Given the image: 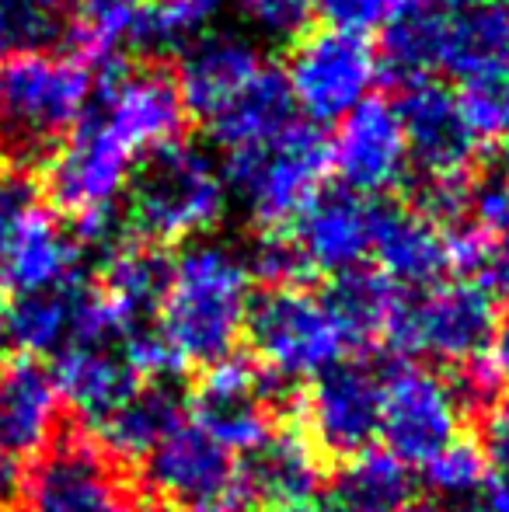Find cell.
Here are the masks:
<instances>
[{"label": "cell", "mask_w": 509, "mask_h": 512, "mask_svg": "<svg viewBox=\"0 0 509 512\" xmlns=\"http://www.w3.org/2000/svg\"><path fill=\"white\" fill-rule=\"evenodd\" d=\"M290 122H293V102H290V91H286V81L276 67L265 63V70L248 84L245 95L227 108L224 115H217L210 122V133L227 150H241V147H252V143L269 140L272 133H279Z\"/></svg>", "instance_id": "cell-29"}, {"label": "cell", "mask_w": 509, "mask_h": 512, "mask_svg": "<svg viewBox=\"0 0 509 512\" xmlns=\"http://www.w3.org/2000/svg\"><path fill=\"white\" fill-rule=\"evenodd\" d=\"M328 171L332 157L325 136L311 122H290L269 140L231 150L224 178L227 189L238 192L252 220L269 234L314 203Z\"/></svg>", "instance_id": "cell-4"}, {"label": "cell", "mask_w": 509, "mask_h": 512, "mask_svg": "<svg viewBox=\"0 0 509 512\" xmlns=\"http://www.w3.org/2000/svg\"><path fill=\"white\" fill-rule=\"evenodd\" d=\"M7 328H4V307H0V366H4V359H7Z\"/></svg>", "instance_id": "cell-53"}, {"label": "cell", "mask_w": 509, "mask_h": 512, "mask_svg": "<svg viewBox=\"0 0 509 512\" xmlns=\"http://www.w3.org/2000/svg\"><path fill=\"white\" fill-rule=\"evenodd\" d=\"M377 74L381 56L367 35L325 25L293 42L283 81L293 108H300L311 122H342L370 98Z\"/></svg>", "instance_id": "cell-8"}, {"label": "cell", "mask_w": 509, "mask_h": 512, "mask_svg": "<svg viewBox=\"0 0 509 512\" xmlns=\"http://www.w3.org/2000/svg\"><path fill=\"white\" fill-rule=\"evenodd\" d=\"M482 439L485 460H492L499 467V474L509 478V398H499L496 405L485 411Z\"/></svg>", "instance_id": "cell-43"}, {"label": "cell", "mask_w": 509, "mask_h": 512, "mask_svg": "<svg viewBox=\"0 0 509 512\" xmlns=\"http://www.w3.org/2000/svg\"><path fill=\"white\" fill-rule=\"evenodd\" d=\"M136 512H164V509H157V506H154V509H136Z\"/></svg>", "instance_id": "cell-57"}, {"label": "cell", "mask_w": 509, "mask_h": 512, "mask_svg": "<svg viewBox=\"0 0 509 512\" xmlns=\"http://www.w3.org/2000/svg\"><path fill=\"white\" fill-rule=\"evenodd\" d=\"M492 363L499 366V373H503V380H509V321L503 328L496 331V342H492Z\"/></svg>", "instance_id": "cell-48"}, {"label": "cell", "mask_w": 509, "mask_h": 512, "mask_svg": "<svg viewBox=\"0 0 509 512\" xmlns=\"http://www.w3.org/2000/svg\"><path fill=\"white\" fill-rule=\"evenodd\" d=\"M238 11L265 39H300L314 14V0H238Z\"/></svg>", "instance_id": "cell-34"}, {"label": "cell", "mask_w": 509, "mask_h": 512, "mask_svg": "<svg viewBox=\"0 0 509 512\" xmlns=\"http://www.w3.org/2000/svg\"><path fill=\"white\" fill-rule=\"evenodd\" d=\"M332 171L342 189L353 196H377L405 178L408 147L398 112L384 98H367L339 122V133L328 143Z\"/></svg>", "instance_id": "cell-14"}, {"label": "cell", "mask_w": 509, "mask_h": 512, "mask_svg": "<svg viewBox=\"0 0 509 512\" xmlns=\"http://www.w3.org/2000/svg\"><path fill=\"white\" fill-rule=\"evenodd\" d=\"M245 331L262 370L279 384L318 377L353 349L328 300L300 286L262 293L248 307Z\"/></svg>", "instance_id": "cell-6"}, {"label": "cell", "mask_w": 509, "mask_h": 512, "mask_svg": "<svg viewBox=\"0 0 509 512\" xmlns=\"http://www.w3.org/2000/svg\"><path fill=\"white\" fill-rule=\"evenodd\" d=\"M189 411V398L175 380H143L136 394L91 429L112 460H143L161 439L178 429Z\"/></svg>", "instance_id": "cell-25"}, {"label": "cell", "mask_w": 509, "mask_h": 512, "mask_svg": "<svg viewBox=\"0 0 509 512\" xmlns=\"http://www.w3.org/2000/svg\"><path fill=\"white\" fill-rule=\"evenodd\" d=\"M35 206H39V192H35L32 178L18 175V171H0V237Z\"/></svg>", "instance_id": "cell-42"}, {"label": "cell", "mask_w": 509, "mask_h": 512, "mask_svg": "<svg viewBox=\"0 0 509 512\" xmlns=\"http://www.w3.org/2000/svg\"><path fill=\"white\" fill-rule=\"evenodd\" d=\"M98 119L126 143L129 150H161L178 140L185 122V108L178 88L161 70H119L112 67L102 84Z\"/></svg>", "instance_id": "cell-16"}, {"label": "cell", "mask_w": 509, "mask_h": 512, "mask_svg": "<svg viewBox=\"0 0 509 512\" xmlns=\"http://www.w3.org/2000/svg\"><path fill=\"white\" fill-rule=\"evenodd\" d=\"M290 241L304 262L307 276L325 272L360 269V262L370 255V234H374V203L363 196H353L346 189L318 192L314 203L297 216Z\"/></svg>", "instance_id": "cell-19"}, {"label": "cell", "mask_w": 509, "mask_h": 512, "mask_svg": "<svg viewBox=\"0 0 509 512\" xmlns=\"http://www.w3.org/2000/svg\"><path fill=\"white\" fill-rule=\"evenodd\" d=\"M248 262L227 244H189L171 262L157 307V335L182 366H213L234 356L248 321Z\"/></svg>", "instance_id": "cell-1"}, {"label": "cell", "mask_w": 509, "mask_h": 512, "mask_svg": "<svg viewBox=\"0 0 509 512\" xmlns=\"http://www.w3.org/2000/svg\"><path fill=\"white\" fill-rule=\"evenodd\" d=\"M21 492V467L0 453V512L11 509Z\"/></svg>", "instance_id": "cell-46"}, {"label": "cell", "mask_w": 509, "mask_h": 512, "mask_svg": "<svg viewBox=\"0 0 509 512\" xmlns=\"http://www.w3.org/2000/svg\"><path fill=\"white\" fill-rule=\"evenodd\" d=\"M262 70L265 60L252 39L238 32H210L185 49L175 88L185 112L210 126L245 95Z\"/></svg>", "instance_id": "cell-18"}, {"label": "cell", "mask_w": 509, "mask_h": 512, "mask_svg": "<svg viewBox=\"0 0 509 512\" xmlns=\"http://www.w3.org/2000/svg\"><path fill=\"white\" fill-rule=\"evenodd\" d=\"M143 0H70V39L81 63L116 67V53L136 42Z\"/></svg>", "instance_id": "cell-31"}, {"label": "cell", "mask_w": 509, "mask_h": 512, "mask_svg": "<svg viewBox=\"0 0 509 512\" xmlns=\"http://www.w3.org/2000/svg\"><path fill=\"white\" fill-rule=\"evenodd\" d=\"M412 502V474L387 450L346 460L325 488L318 512H401Z\"/></svg>", "instance_id": "cell-28"}, {"label": "cell", "mask_w": 509, "mask_h": 512, "mask_svg": "<svg viewBox=\"0 0 509 512\" xmlns=\"http://www.w3.org/2000/svg\"><path fill=\"white\" fill-rule=\"evenodd\" d=\"M457 425L461 408L447 380L408 359L384 366L381 439L398 464L426 467L457 439Z\"/></svg>", "instance_id": "cell-11"}, {"label": "cell", "mask_w": 509, "mask_h": 512, "mask_svg": "<svg viewBox=\"0 0 509 512\" xmlns=\"http://www.w3.org/2000/svg\"><path fill=\"white\" fill-rule=\"evenodd\" d=\"M262 512H318V509H314L311 502H300V506H269Z\"/></svg>", "instance_id": "cell-52"}, {"label": "cell", "mask_w": 509, "mask_h": 512, "mask_svg": "<svg viewBox=\"0 0 509 512\" xmlns=\"http://www.w3.org/2000/svg\"><path fill=\"white\" fill-rule=\"evenodd\" d=\"M248 272L262 279V283H269L272 290L297 286L300 279L307 276V269H304V262H300L297 248H293V241L286 234H279V230H269V234H262V241H258L255 251H252Z\"/></svg>", "instance_id": "cell-36"}, {"label": "cell", "mask_w": 509, "mask_h": 512, "mask_svg": "<svg viewBox=\"0 0 509 512\" xmlns=\"http://www.w3.org/2000/svg\"><path fill=\"white\" fill-rule=\"evenodd\" d=\"M4 150H7V143H4V136H0V161H4Z\"/></svg>", "instance_id": "cell-55"}, {"label": "cell", "mask_w": 509, "mask_h": 512, "mask_svg": "<svg viewBox=\"0 0 509 512\" xmlns=\"http://www.w3.org/2000/svg\"><path fill=\"white\" fill-rule=\"evenodd\" d=\"M401 512H443V509H440V502H433V499H412Z\"/></svg>", "instance_id": "cell-50"}, {"label": "cell", "mask_w": 509, "mask_h": 512, "mask_svg": "<svg viewBox=\"0 0 509 512\" xmlns=\"http://www.w3.org/2000/svg\"><path fill=\"white\" fill-rule=\"evenodd\" d=\"M391 7L394 0H314V11L325 18L328 28H346L360 35L384 21Z\"/></svg>", "instance_id": "cell-41"}, {"label": "cell", "mask_w": 509, "mask_h": 512, "mask_svg": "<svg viewBox=\"0 0 509 512\" xmlns=\"http://www.w3.org/2000/svg\"><path fill=\"white\" fill-rule=\"evenodd\" d=\"M325 300L335 310L353 349H363L370 342H384V331L394 317L401 290L377 269H353L335 276Z\"/></svg>", "instance_id": "cell-30"}, {"label": "cell", "mask_w": 509, "mask_h": 512, "mask_svg": "<svg viewBox=\"0 0 509 512\" xmlns=\"http://www.w3.org/2000/svg\"><path fill=\"white\" fill-rule=\"evenodd\" d=\"M475 499L485 512H509V478H503V474H489V481H485L482 492H478Z\"/></svg>", "instance_id": "cell-45"}, {"label": "cell", "mask_w": 509, "mask_h": 512, "mask_svg": "<svg viewBox=\"0 0 509 512\" xmlns=\"http://www.w3.org/2000/svg\"><path fill=\"white\" fill-rule=\"evenodd\" d=\"M499 88H503V133H506V140H509V77L503 84H499Z\"/></svg>", "instance_id": "cell-51"}, {"label": "cell", "mask_w": 509, "mask_h": 512, "mask_svg": "<svg viewBox=\"0 0 509 512\" xmlns=\"http://www.w3.org/2000/svg\"><path fill=\"white\" fill-rule=\"evenodd\" d=\"M447 384H450V394H454L457 408L485 415V411L499 401V391H503V373H499V366L492 363V356L485 352V356L454 366V377H450Z\"/></svg>", "instance_id": "cell-35"}, {"label": "cell", "mask_w": 509, "mask_h": 512, "mask_svg": "<svg viewBox=\"0 0 509 512\" xmlns=\"http://www.w3.org/2000/svg\"><path fill=\"white\" fill-rule=\"evenodd\" d=\"M419 4H429V0H394V7L398 11H405V7H419ZM443 7H475V4H489V0H440Z\"/></svg>", "instance_id": "cell-49"}, {"label": "cell", "mask_w": 509, "mask_h": 512, "mask_svg": "<svg viewBox=\"0 0 509 512\" xmlns=\"http://www.w3.org/2000/svg\"><path fill=\"white\" fill-rule=\"evenodd\" d=\"M457 512H485L482 506H478V499H471L468 502V506H461V509H457Z\"/></svg>", "instance_id": "cell-54"}, {"label": "cell", "mask_w": 509, "mask_h": 512, "mask_svg": "<svg viewBox=\"0 0 509 512\" xmlns=\"http://www.w3.org/2000/svg\"><path fill=\"white\" fill-rule=\"evenodd\" d=\"M475 227H482L496 244L509 241V178H485L471 189Z\"/></svg>", "instance_id": "cell-40"}, {"label": "cell", "mask_w": 509, "mask_h": 512, "mask_svg": "<svg viewBox=\"0 0 509 512\" xmlns=\"http://www.w3.org/2000/svg\"><path fill=\"white\" fill-rule=\"evenodd\" d=\"M81 248L46 206H35L0 237V293L28 297L77 279Z\"/></svg>", "instance_id": "cell-21"}, {"label": "cell", "mask_w": 509, "mask_h": 512, "mask_svg": "<svg viewBox=\"0 0 509 512\" xmlns=\"http://www.w3.org/2000/svg\"><path fill=\"white\" fill-rule=\"evenodd\" d=\"M311 443L321 457L353 460L381 436L384 415V366L370 359H342L314 377L304 398Z\"/></svg>", "instance_id": "cell-10"}, {"label": "cell", "mask_w": 509, "mask_h": 512, "mask_svg": "<svg viewBox=\"0 0 509 512\" xmlns=\"http://www.w3.org/2000/svg\"><path fill=\"white\" fill-rule=\"evenodd\" d=\"M18 4L25 7L28 14H35L39 21L60 28V14H63V7H67L70 0H18Z\"/></svg>", "instance_id": "cell-47"}, {"label": "cell", "mask_w": 509, "mask_h": 512, "mask_svg": "<svg viewBox=\"0 0 509 512\" xmlns=\"http://www.w3.org/2000/svg\"><path fill=\"white\" fill-rule=\"evenodd\" d=\"M227 0H143L136 42L147 49H189L210 35Z\"/></svg>", "instance_id": "cell-32"}, {"label": "cell", "mask_w": 509, "mask_h": 512, "mask_svg": "<svg viewBox=\"0 0 509 512\" xmlns=\"http://www.w3.org/2000/svg\"><path fill=\"white\" fill-rule=\"evenodd\" d=\"M492 248H496V241H492L482 227H475V223H457L454 230L443 234L447 265L461 272V276L485 272V265H489V258H492Z\"/></svg>", "instance_id": "cell-39"}, {"label": "cell", "mask_w": 509, "mask_h": 512, "mask_svg": "<svg viewBox=\"0 0 509 512\" xmlns=\"http://www.w3.org/2000/svg\"><path fill=\"white\" fill-rule=\"evenodd\" d=\"M496 300L482 283L454 279L433 283L405 297L401 293L384 342L401 359H440V363H468L492 349L496 342Z\"/></svg>", "instance_id": "cell-5"}, {"label": "cell", "mask_w": 509, "mask_h": 512, "mask_svg": "<svg viewBox=\"0 0 509 512\" xmlns=\"http://www.w3.org/2000/svg\"><path fill=\"white\" fill-rule=\"evenodd\" d=\"M394 112L405 133L408 157L419 164L422 175H468L482 143L471 133L454 91L422 77L401 91Z\"/></svg>", "instance_id": "cell-15"}, {"label": "cell", "mask_w": 509, "mask_h": 512, "mask_svg": "<svg viewBox=\"0 0 509 512\" xmlns=\"http://www.w3.org/2000/svg\"><path fill=\"white\" fill-rule=\"evenodd\" d=\"M63 401L56 377L42 359L11 356L0 366V453L7 460L39 457L56 443L63 425Z\"/></svg>", "instance_id": "cell-17"}, {"label": "cell", "mask_w": 509, "mask_h": 512, "mask_svg": "<svg viewBox=\"0 0 509 512\" xmlns=\"http://www.w3.org/2000/svg\"><path fill=\"white\" fill-rule=\"evenodd\" d=\"M18 512H136L119 460L91 432L63 429L21 474Z\"/></svg>", "instance_id": "cell-7"}, {"label": "cell", "mask_w": 509, "mask_h": 512, "mask_svg": "<svg viewBox=\"0 0 509 512\" xmlns=\"http://www.w3.org/2000/svg\"><path fill=\"white\" fill-rule=\"evenodd\" d=\"M95 95L88 63L28 49L0 63V136L21 154H46L88 115Z\"/></svg>", "instance_id": "cell-2"}, {"label": "cell", "mask_w": 509, "mask_h": 512, "mask_svg": "<svg viewBox=\"0 0 509 512\" xmlns=\"http://www.w3.org/2000/svg\"><path fill=\"white\" fill-rule=\"evenodd\" d=\"M168 269L171 262H164L154 244L126 241L123 248L105 258L98 293L116 314L119 328H123V342L136 331H147V321L157 317L164 286H168Z\"/></svg>", "instance_id": "cell-27"}, {"label": "cell", "mask_w": 509, "mask_h": 512, "mask_svg": "<svg viewBox=\"0 0 509 512\" xmlns=\"http://www.w3.org/2000/svg\"><path fill=\"white\" fill-rule=\"evenodd\" d=\"M422 474H426V485L433 495L471 502L482 492L485 481H489V460H485L482 446H478L475 439L457 436L440 457H433L422 467Z\"/></svg>", "instance_id": "cell-33"}, {"label": "cell", "mask_w": 509, "mask_h": 512, "mask_svg": "<svg viewBox=\"0 0 509 512\" xmlns=\"http://www.w3.org/2000/svg\"><path fill=\"white\" fill-rule=\"evenodd\" d=\"M506 171H509V140H506Z\"/></svg>", "instance_id": "cell-56"}, {"label": "cell", "mask_w": 509, "mask_h": 512, "mask_svg": "<svg viewBox=\"0 0 509 512\" xmlns=\"http://www.w3.org/2000/svg\"><path fill=\"white\" fill-rule=\"evenodd\" d=\"M91 286L81 276L70 279L63 286L42 293H28V297H14L11 307H4V328L7 342L21 349V356H60L77 342L81 331V310L88 300Z\"/></svg>", "instance_id": "cell-26"}, {"label": "cell", "mask_w": 509, "mask_h": 512, "mask_svg": "<svg viewBox=\"0 0 509 512\" xmlns=\"http://www.w3.org/2000/svg\"><path fill=\"white\" fill-rule=\"evenodd\" d=\"M370 255L377 258V272L394 286L426 290L447 269L443 230L419 209L405 206H374V234Z\"/></svg>", "instance_id": "cell-23"}, {"label": "cell", "mask_w": 509, "mask_h": 512, "mask_svg": "<svg viewBox=\"0 0 509 512\" xmlns=\"http://www.w3.org/2000/svg\"><path fill=\"white\" fill-rule=\"evenodd\" d=\"M325 481L321 453L300 429L269 432L238 464V485L245 506H300Z\"/></svg>", "instance_id": "cell-22"}, {"label": "cell", "mask_w": 509, "mask_h": 512, "mask_svg": "<svg viewBox=\"0 0 509 512\" xmlns=\"http://www.w3.org/2000/svg\"><path fill=\"white\" fill-rule=\"evenodd\" d=\"M189 408L192 422L224 450L252 453L272 432V418L283 411V387L252 359L227 356L206 366Z\"/></svg>", "instance_id": "cell-12"}, {"label": "cell", "mask_w": 509, "mask_h": 512, "mask_svg": "<svg viewBox=\"0 0 509 512\" xmlns=\"http://www.w3.org/2000/svg\"><path fill=\"white\" fill-rule=\"evenodd\" d=\"M227 209V178L196 143H168L154 150L133 178L129 220L147 244L192 241L217 227Z\"/></svg>", "instance_id": "cell-3"}, {"label": "cell", "mask_w": 509, "mask_h": 512, "mask_svg": "<svg viewBox=\"0 0 509 512\" xmlns=\"http://www.w3.org/2000/svg\"><path fill=\"white\" fill-rule=\"evenodd\" d=\"M147 488L175 512H245L238 464L231 450L206 436L196 422H182L143 457Z\"/></svg>", "instance_id": "cell-9"}, {"label": "cell", "mask_w": 509, "mask_h": 512, "mask_svg": "<svg viewBox=\"0 0 509 512\" xmlns=\"http://www.w3.org/2000/svg\"><path fill=\"white\" fill-rule=\"evenodd\" d=\"M471 175H436L422 178L419 185V213L426 220H461V213L471 209Z\"/></svg>", "instance_id": "cell-38"}, {"label": "cell", "mask_w": 509, "mask_h": 512, "mask_svg": "<svg viewBox=\"0 0 509 512\" xmlns=\"http://www.w3.org/2000/svg\"><path fill=\"white\" fill-rule=\"evenodd\" d=\"M433 70L464 84H499L509 77V0L475 7H436Z\"/></svg>", "instance_id": "cell-20"}, {"label": "cell", "mask_w": 509, "mask_h": 512, "mask_svg": "<svg viewBox=\"0 0 509 512\" xmlns=\"http://www.w3.org/2000/svg\"><path fill=\"white\" fill-rule=\"evenodd\" d=\"M133 175V150L98 115H84L60 140L46 168L53 203L70 216L116 206Z\"/></svg>", "instance_id": "cell-13"}, {"label": "cell", "mask_w": 509, "mask_h": 512, "mask_svg": "<svg viewBox=\"0 0 509 512\" xmlns=\"http://www.w3.org/2000/svg\"><path fill=\"white\" fill-rule=\"evenodd\" d=\"M485 290L492 293V300L509 304V241L492 248V258L485 265Z\"/></svg>", "instance_id": "cell-44"}, {"label": "cell", "mask_w": 509, "mask_h": 512, "mask_svg": "<svg viewBox=\"0 0 509 512\" xmlns=\"http://www.w3.org/2000/svg\"><path fill=\"white\" fill-rule=\"evenodd\" d=\"M60 28L46 25L35 14H28L18 0H0V63L11 60L18 53H28V49L46 46Z\"/></svg>", "instance_id": "cell-37"}, {"label": "cell", "mask_w": 509, "mask_h": 512, "mask_svg": "<svg viewBox=\"0 0 509 512\" xmlns=\"http://www.w3.org/2000/svg\"><path fill=\"white\" fill-rule=\"evenodd\" d=\"M56 387L63 401L84 418L88 432L102 425L119 405H126L143 384L126 363L119 345H95V349H67L56 356Z\"/></svg>", "instance_id": "cell-24"}]
</instances>
